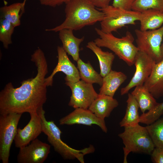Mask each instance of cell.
Here are the masks:
<instances>
[{"label":"cell","instance_id":"obj_1","mask_svg":"<svg viewBox=\"0 0 163 163\" xmlns=\"http://www.w3.org/2000/svg\"><path fill=\"white\" fill-rule=\"evenodd\" d=\"M31 60L37 68L34 77L23 80L15 88L11 82L6 84L0 92V114H29L43 108L47 100L46 81L48 66L44 53L38 48L31 56Z\"/></svg>","mask_w":163,"mask_h":163},{"label":"cell","instance_id":"obj_2","mask_svg":"<svg viewBox=\"0 0 163 163\" xmlns=\"http://www.w3.org/2000/svg\"><path fill=\"white\" fill-rule=\"evenodd\" d=\"M66 4L64 21L54 27L46 29V31L58 32L65 29L77 30L104 19V13L96 8L90 0H69Z\"/></svg>","mask_w":163,"mask_h":163},{"label":"cell","instance_id":"obj_3","mask_svg":"<svg viewBox=\"0 0 163 163\" xmlns=\"http://www.w3.org/2000/svg\"><path fill=\"white\" fill-rule=\"evenodd\" d=\"M41 120L42 132L46 135L49 142L55 151L65 160L77 159L81 163H84V156L93 153L95 148L92 145L81 150L72 148L64 142L61 139L62 132L53 121H47L45 118V111L43 108L38 111Z\"/></svg>","mask_w":163,"mask_h":163},{"label":"cell","instance_id":"obj_4","mask_svg":"<svg viewBox=\"0 0 163 163\" xmlns=\"http://www.w3.org/2000/svg\"><path fill=\"white\" fill-rule=\"evenodd\" d=\"M95 30L99 36L94 40L98 46L109 49L129 66L134 64L135 57L139 50L133 44L134 38L130 32L127 31L124 36L118 38L112 33L103 32L97 28H95Z\"/></svg>","mask_w":163,"mask_h":163},{"label":"cell","instance_id":"obj_5","mask_svg":"<svg viewBox=\"0 0 163 163\" xmlns=\"http://www.w3.org/2000/svg\"><path fill=\"white\" fill-rule=\"evenodd\" d=\"M124 128L123 132L118 135L124 145L123 163H127V157L131 152L151 155L155 146L145 126L139 124Z\"/></svg>","mask_w":163,"mask_h":163},{"label":"cell","instance_id":"obj_6","mask_svg":"<svg viewBox=\"0 0 163 163\" xmlns=\"http://www.w3.org/2000/svg\"><path fill=\"white\" fill-rule=\"evenodd\" d=\"M97 8L104 14L100 24L101 30L105 33L116 31L126 25H135L136 22L139 21L141 13L110 5L104 8Z\"/></svg>","mask_w":163,"mask_h":163},{"label":"cell","instance_id":"obj_7","mask_svg":"<svg viewBox=\"0 0 163 163\" xmlns=\"http://www.w3.org/2000/svg\"><path fill=\"white\" fill-rule=\"evenodd\" d=\"M22 114L11 113L0 116V160L8 163L11 147L17 133Z\"/></svg>","mask_w":163,"mask_h":163},{"label":"cell","instance_id":"obj_8","mask_svg":"<svg viewBox=\"0 0 163 163\" xmlns=\"http://www.w3.org/2000/svg\"><path fill=\"white\" fill-rule=\"evenodd\" d=\"M135 32L139 51L147 54L156 63L161 61L160 48L163 37V25L155 30L142 31L136 29Z\"/></svg>","mask_w":163,"mask_h":163},{"label":"cell","instance_id":"obj_9","mask_svg":"<svg viewBox=\"0 0 163 163\" xmlns=\"http://www.w3.org/2000/svg\"><path fill=\"white\" fill-rule=\"evenodd\" d=\"M65 84L70 88L72 91L69 105L75 109H88L98 96L92 84L82 80L75 82H66Z\"/></svg>","mask_w":163,"mask_h":163},{"label":"cell","instance_id":"obj_10","mask_svg":"<svg viewBox=\"0 0 163 163\" xmlns=\"http://www.w3.org/2000/svg\"><path fill=\"white\" fill-rule=\"evenodd\" d=\"M156 63L154 60L146 53L139 51L134 60L135 73L129 83L121 88L122 95L127 93L132 88L143 85L150 75Z\"/></svg>","mask_w":163,"mask_h":163},{"label":"cell","instance_id":"obj_11","mask_svg":"<svg viewBox=\"0 0 163 163\" xmlns=\"http://www.w3.org/2000/svg\"><path fill=\"white\" fill-rule=\"evenodd\" d=\"M18 163H43L50 152V145L37 138L30 144L19 148Z\"/></svg>","mask_w":163,"mask_h":163},{"label":"cell","instance_id":"obj_12","mask_svg":"<svg viewBox=\"0 0 163 163\" xmlns=\"http://www.w3.org/2000/svg\"><path fill=\"white\" fill-rule=\"evenodd\" d=\"M60 125H72L75 124L91 126H98L102 131L107 133V129L104 119L97 117L88 109L77 108L59 121Z\"/></svg>","mask_w":163,"mask_h":163},{"label":"cell","instance_id":"obj_13","mask_svg":"<svg viewBox=\"0 0 163 163\" xmlns=\"http://www.w3.org/2000/svg\"><path fill=\"white\" fill-rule=\"evenodd\" d=\"M57 52V64L51 75L46 78L48 87L52 85L54 76L59 72H62L66 75V82H75L79 81L81 78L78 68L70 61L62 47L58 46Z\"/></svg>","mask_w":163,"mask_h":163},{"label":"cell","instance_id":"obj_14","mask_svg":"<svg viewBox=\"0 0 163 163\" xmlns=\"http://www.w3.org/2000/svg\"><path fill=\"white\" fill-rule=\"evenodd\" d=\"M30 118L23 129H17L14 141L15 146L20 148L30 143L42 132L41 119L38 112L30 113Z\"/></svg>","mask_w":163,"mask_h":163},{"label":"cell","instance_id":"obj_15","mask_svg":"<svg viewBox=\"0 0 163 163\" xmlns=\"http://www.w3.org/2000/svg\"><path fill=\"white\" fill-rule=\"evenodd\" d=\"M118 105V101L113 97L98 94L88 109L97 117L104 119L109 117L113 110Z\"/></svg>","mask_w":163,"mask_h":163},{"label":"cell","instance_id":"obj_16","mask_svg":"<svg viewBox=\"0 0 163 163\" xmlns=\"http://www.w3.org/2000/svg\"><path fill=\"white\" fill-rule=\"evenodd\" d=\"M144 85L155 98L163 96V59L155 63Z\"/></svg>","mask_w":163,"mask_h":163},{"label":"cell","instance_id":"obj_17","mask_svg":"<svg viewBox=\"0 0 163 163\" xmlns=\"http://www.w3.org/2000/svg\"><path fill=\"white\" fill-rule=\"evenodd\" d=\"M73 30L69 29H63L59 32V39L62 47L68 54L72 57L73 59L77 61L79 59V46L84 41V37L78 38L73 34Z\"/></svg>","mask_w":163,"mask_h":163},{"label":"cell","instance_id":"obj_18","mask_svg":"<svg viewBox=\"0 0 163 163\" xmlns=\"http://www.w3.org/2000/svg\"><path fill=\"white\" fill-rule=\"evenodd\" d=\"M127 78V76L123 72L111 70L103 77L102 84L99 94L113 97L117 90Z\"/></svg>","mask_w":163,"mask_h":163},{"label":"cell","instance_id":"obj_19","mask_svg":"<svg viewBox=\"0 0 163 163\" xmlns=\"http://www.w3.org/2000/svg\"><path fill=\"white\" fill-rule=\"evenodd\" d=\"M142 31L155 30L163 24V12L152 9L141 12L139 21Z\"/></svg>","mask_w":163,"mask_h":163},{"label":"cell","instance_id":"obj_20","mask_svg":"<svg viewBox=\"0 0 163 163\" xmlns=\"http://www.w3.org/2000/svg\"><path fill=\"white\" fill-rule=\"evenodd\" d=\"M86 47L92 51L97 56L99 63L100 74L104 77L111 70L114 55L112 53L103 51L94 41L88 42Z\"/></svg>","mask_w":163,"mask_h":163},{"label":"cell","instance_id":"obj_21","mask_svg":"<svg viewBox=\"0 0 163 163\" xmlns=\"http://www.w3.org/2000/svg\"><path fill=\"white\" fill-rule=\"evenodd\" d=\"M131 94L137 102L142 113L152 109L158 104L144 85L135 87Z\"/></svg>","mask_w":163,"mask_h":163},{"label":"cell","instance_id":"obj_22","mask_svg":"<svg viewBox=\"0 0 163 163\" xmlns=\"http://www.w3.org/2000/svg\"><path fill=\"white\" fill-rule=\"evenodd\" d=\"M126 103L125 115L119 123L120 126L124 127L134 126L139 123L140 116L138 112L139 107L131 93L128 94Z\"/></svg>","mask_w":163,"mask_h":163},{"label":"cell","instance_id":"obj_23","mask_svg":"<svg viewBox=\"0 0 163 163\" xmlns=\"http://www.w3.org/2000/svg\"><path fill=\"white\" fill-rule=\"evenodd\" d=\"M25 4L17 2L9 5H4L0 8V18L5 19L15 27L21 24V18L24 11Z\"/></svg>","mask_w":163,"mask_h":163},{"label":"cell","instance_id":"obj_24","mask_svg":"<svg viewBox=\"0 0 163 163\" xmlns=\"http://www.w3.org/2000/svg\"><path fill=\"white\" fill-rule=\"evenodd\" d=\"M77 62L82 80L87 83H97L101 86L102 85L103 77L94 70L89 62L85 63L79 58Z\"/></svg>","mask_w":163,"mask_h":163},{"label":"cell","instance_id":"obj_25","mask_svg":"<svg viewBox=\"0 0 163 163\" xmlns=\"http://www.w3.org/2000/svg\"><path fill=\"white\" fill-rule=\"evenodd\" d=\"M155 147L163 148V119L145 126Z\"/></svg>","mask_w":163,"mask_h":163},{"label":"cell","instance_id":"obj_26","mask_svg":"<svg viewBox=\"0 0 163 163\" xmlns=\"http://www.w3.org/2000/svg\"><path fill=\"white\" fill-rule=\"evenodd\" d=\"M15 27L8 21L0 18V41L2 43L3 47L8 49L12 43V36Z\"/></svg>","mask_w":163,"mask_h":163},{"label":"cell","instance_id":"obj_27","mask_svg":"<svg viewBox=\"0 0 163 163\" xmlns=\"http://www.w3.org/2000/svg\"><path fill=\"white\" fill-rule=\"evenodd\" d=\"M150 9L163 12V0H136L131 10L141 12Z\"/></svg>","mask_w":163,"mask_h":163},{"label":"cell","instance_id":"obj_28","mask_svg":"<svg viewBox=\"0 0 163 163\" xmlns=\"http://www.w3.org/2000/svg\"><path fill=\"white\" fill-rule=\"evenodd\" d=\"M163 114V102L158 103L152 109L140 116L139 123L148 125L158 119Z\"/></svg>","mask_w":163,"mask_h":163},{"label":"cell","instance_id":"obj_29","mask_svg":"<svg viewBox=\"0 0 163 163\" xmlns=\"http://www.w3.org/2000/svg\"><path fill=\"white\" fill-rule=\"evenodd\" d=\"M136 0H113L112 5L125 10H131L132 6Z\"/></svg>","mask_w":163,"mask_h":163},{"label":"cell","instance_id":"obj_30","mask_svg":"<svg viewBox=\"0 0 163 163\" xmlns=\"http://www.w3.org/2000/svg\"><path fill=\"white\" fill-rule=\"evenodd\" d=\"M151 155L153 162L163 163V148L155 147Z\"/></svg>","mask_w":163,"mask_h":163},{"label":"cell","instance_id":"obj_31","mask_svg":"<svg viewBox=\"0 0 163 163\" xmlns=\"http://www.w3.org/2000/svg\"><path fill=\"white\" fill-rule=\"evenodd\" d=\"M40 4L43 5L55 7L63 3L66 4L69 0H39Z\"/></svg>","mask_w":163,"mask_h":163},{"label":"cell","instance_id":"obj_32","mask_svg":"<svg viewBox=\"0 0 163 163\" xmlns=\"http://www.w3.org/2000/svg\"><path fill=\"white\" fill-rule=\"evenodd\" d=\"M92 4L98 8H104L109 5L111 0H90Z\"/></svg>","mask_w":163,"mask_h":163},{"label":"cell","instance_id":"obj_33","mask_svg":"<svg viewBox=\"0 0 163 163\" xmlns=\"http://www.w3.org/2000/svg\"><path fill=\"white\" fill-rule=\"evenodd\" d=\"M160 49L162 59H163V43L161 45Z\"/></svg>","mask_w":163,"mask_h":163},{"label":"cell","instance_id":"obj_34","mask_svg":"<svg viewBox=\"0 0 163 163\" xmlns=\"http://www.w3.org/2000/svg\"><path fill=\"white\" fill-rule=\"evenodd\" d=\"M27 0H24L23 2L24 4H25V3L26 2V1Z\"/></svg>","mask_w":163,"mask_h":163}]
</instances>
